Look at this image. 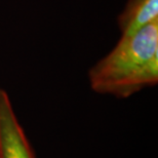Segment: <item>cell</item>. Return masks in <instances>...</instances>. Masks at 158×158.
Masks as SVG:
<instances>
[{
	"mask_svg": "<svg viewBox=\"0 0 158 158\" xmlns=\"http://www.w3.org/2000/svg\"><path fill=\"white\" fill-rule=\"evenodd\" d=\"M91 89L126 99L158 83V21L131 35H121L116 45L88 71Z\"/></svg>",
	"mask_w": 158,
	"mask_h": 158,
	"instance_id": "obj_1",
	"label": "cell"
},
{
	"mask_svg": "<svg viewBox=\"0 0 158 158\" xmlns=\"http://www.w3.org/2000/svg\"><path fill=\"white\" fill-rule=\"evenodd\" d=\"M0 158H36L8 94L0 88Z\"/></svg>",
	"mask_w": 158,
	"mask_h": 158,
	"instance_id": "obj_2",
	"label": "cell"
},
{
	"mask_svg": "<svg viewBox=\"0 0 158 158\" xmlns=\"http://www.w3.org/2000/svg\"><path fill=\"white\" fill-rule=\"evenodd\" d=\"M155 21H158V0H127L117 24L121 35H131Z\"/></svg>",
	"mask_w": 158,
	"mask_h": 158,
	"instance_id": "obj_3",
	"label": "cell"
}]
</instances>
